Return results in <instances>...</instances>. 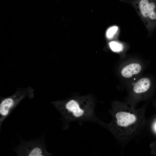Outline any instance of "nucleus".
<instances>
[{
  "mask_svg": "<svg viewBox=\"0 0 156 156\" xmlns=\"http://www.w3.org/2000/svg\"><path fill=\"white\" fill-rule=\"evenodd\" d=\"M143 19L148 24L154 25L156 23V4L152 0H135L133 2Z\"/></svg>",
  "mask_w": 156,
  "mask_h": 156,
  "instance_id": "nucleus-5",
  "label": "nucleus"
},
{
  "mask_svg": "<svg viewBox=\"0 0 156 156\" xmlns=\"http://www.w3.org/2000/svg\"><path fill=\"white\" fill-rule=\"evenodd\" d=\"M34 90L30 87L26 88H19L12 95L1 97L0 101V126L12 110L25 98L30 99L34 96Z\"/></svg>",
  "mask_w": 156,
  "mask_h": 156,
  "instance_id": "nucleus-3",
  "label": "nucleus"
},
{
  "mask_svg": "<svg viewBox=\"0 0 156 156\" xmlns=\"http://www.w3.org/2000/svg\"><path fill=\"white\" fill-rule=\"evenodd\" d=\"M142 67L140 64L132 63L123 67L121 70V74L123 77L129 78L133 75L139 73Z\"/></svg>",
  "mask_w": 156,
  "mask_h": 156,
  "instance_id": "nucleus-6",
  "label": "nucleus"
},
{
  "mask_svg": "<svg viewBox=\"0 0 156 156\" xmlns=\"http://www.w3.org/2000/svg\"><path fill=\"white\" fill-rule=\"evenodd\" d=\"M141 111L129 108L114 109L112 111L110 122L104 125L118 139L128 140L143 125V113Z\"/></svg>",
  "mask_w": 156,
  "mask_h": 156,
  "instance_id": "nucleus-1",
  "label": "nucleus"
},
{
  "mask_svg": "<svg viewBox=\"0 0 156 156\" xmlns=\"http://www.w3.org/2000/svg\"><path fill=\"white\" fill-rule=\"evenodd\" d=\"M154 128L155 129V131H156V122L155 123V125H154Z\"/></svg>",
  "mask_w": 156,
  "mask_h": 156,
  "instance_id": "nucleus-10",
  "label": "nucleus"
},
{
  "mask_svg": "<svg viewBox=\"0 0 156 156\" xmlns=\"http://www.w3.org/2000/svg\"><path fill=\"white\" fill-rule=\"evenodd\" d=\"M44 139L41 137L28 141L22 140L14 149L18 156H49L52 155L48 152Z\"/></svg>",
  "mask_w": 156,
  "mask_h": 156,
  "instance_id": "nucleus-4",
  "label": "nucleus"
},
{
  "mask_svg": "<svg viewBox=\"0 0 156 156\" xmlns=\"http://www.w3.org/2000/svg\"><path fill=\"white\" fill-rule=\"evenodd\" d=\"M118 30V27L117 26H113L110 27L106 32V36L109 39H112Z\"/></svg>",
  "mask_w": 156,
  "mask_h": 156,
  "instance_id": "nucleus-9",
  "label": "nucleus"
},
{
  "mask_svg": "<svg viewBox=\"0 0 156 156\" xmlns=\"http://www.w3.org/2000/svg\"><path fill=\"white\" fill-rule=\"evenodd\" d=\"M151 86L150 80L147 78H143L138 80L133 87V91L137 94L143 93L147 91Z\"/></svg>",
  "mask_w": 156,
  "mask_h": 156,
  "instance_id": "nucleus-7",
  "label": "nucleus"
},
{
  "mask_svg": "<svg viewBox=\"0 0 156 156\" xmlns=\"http://www.w3.org/2000/svg\"><path fill=\"white\" fill-rule=\"evenodd\" d=\"M109 45L113 51L118 52L122 51L123 48V45L121 43L116 41H112L109 43Z\"/></svg>",
  "mask_w": 156,
  "mask_h": 156,
  "instance_id": "nucleus-8",
  "label": "nucleus"
},
{
  "mask_svg": "<svg viewBox=\"0 0 156 156\" xmlns=\"http://www.w3.org/2000/svg\"><path fill=\"white\" fill-rule=\"evenodd\" d=\"M87 98L72 99L52 102L61 114L65 124L76 121L99 122L100 120L95 114L94 106Z\"/></svg>",
  "mask_w": 156,
  "mask_h": 156,
  "instance_id": "nucleus-2",
  "label": "nucleus"
}]
</instances>
